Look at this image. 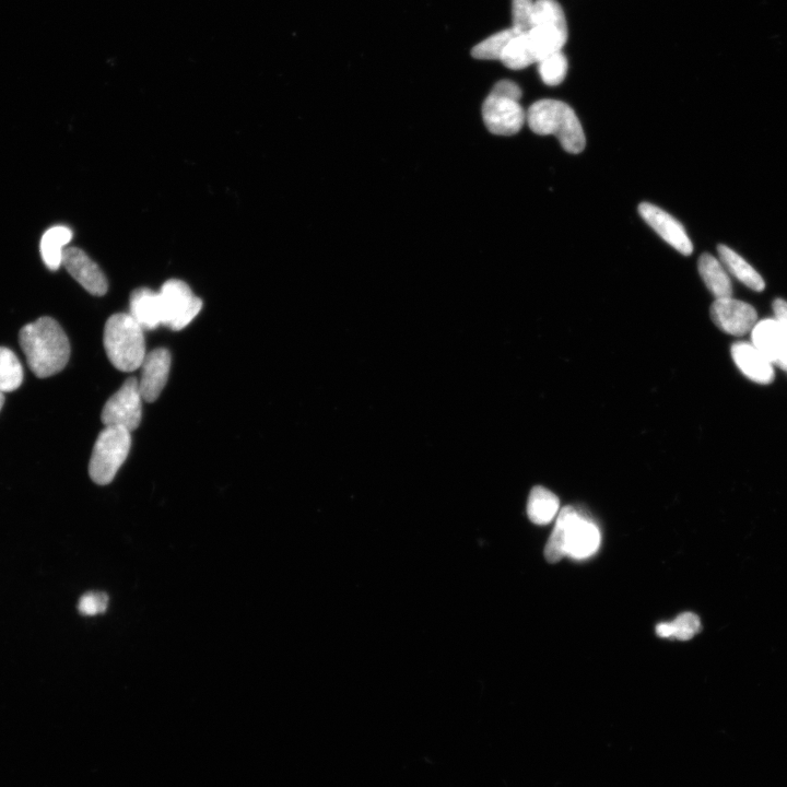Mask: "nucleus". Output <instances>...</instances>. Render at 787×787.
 Here are the masks:
<instances>
[{"label":"nucleus","mask_w":787,"mask_h":787,"mask_svg":"<svg viewBox=\"0 0 787 787\" xmlns=\"http://www.w3.org/2000/svg\"><path fill=\"white\" fill-rule=\"evenodd\" d=\"M526 114V122L535 134L556 136L562 148L572 155L581 154L584 150L586 138L583 127L567 103L540 100Z\"/></svg>","instance_id":"obj_2"},{"label":"nucleus","mask_w":787,"mask_h":787,"mask_svg":"<svg viewBox=\"0 0 787 787\" xmlns=\"http://www.w3.org/2000/svg\"><path fill=\"white\" fill-rule=\"evenodd\" d=\"M4 403H5L4 393L0 392V410H2Z\"/></svg>","instance_id":"obj_29"},{"label":"nucleus","mask_w":787,"mask_h":787,"mask_svg":"<svg viewBox=\"0 0 787 787\" xmlns=\"http://www.w3.org/2000/svg\"><path fill=\"white\" fill-rule=\"evenodd\" d=\"M639 213L646 223L675 250L683 255L693 252V245L681 223L665 210L650 203H642Z\"/></svg>","instance_id":"obj_12"},{"label":"nucleus","mask_w":787,"mask_h":787,"mask_svg":"<svg viewBox=\"0 0 787 787\" xmlns=\"http://www.w3.org/2000/svg\"><path fill=\"white\" fill-rule=\"evenodd\" d=\"M171 354L166 348H158L149 352L142 364V379L139 390L147 403H154L166 387L170 369Z\"/></svg>","instance_id":"obj_14"},{"label":"nucleus","mask_w":787,"mask_h":787,"mask_svg":"<svg viewBox=\"0 0 787 787\" xmlns=\"http://www.w3.org/2000/svg\"><path fill=\"white\" fill-rule=\"evenodd\" d=\"M129 314L142 326L144 331L156 330L162 325L159 292L148 288L136 289L131 296V313Z\"/></svg>","instance_id":"obj_16"},{"label":"nucleus","mask_w":787,"mask_h":787,"mask_svg":"<svg viewBox=\"0 0 787 787\" xmlns=\"http://www.w3.org/2000/svg\"><path fill=\"white\" fill-rule=\"evenodd\" d=\"M775 320L779 321L787 330V302L777 299L773 302Z\"/></svg>","instance_id":"obj_28"},{"label":"nucleus","mask_w":787,"mask_h":787,"mask_svg":"<svg viewBox=\"0 0 787 787\" xmlns=\"http://www.w3.org/2000/svg\"><path fill=\"white\" fill-rule=\"evenodd\" d=\"M751 339L773 366L787 372V330L779 321L767 319L757 323Z\"/></svg>","instance_id":"obj_13"},{"label":"nucleus","mask_w":787,"mask_h":787,"mask_svg":"<svg viewBox=\"0 0 787 787\" xmlns=\"http://www.w3.org/2000/svg\"><path fill=\"white\" fill-rule=\"evenodd\" d=\"M731 352L737 368L747 379L763 385L773 382V364L753 344L736 343Z\"/></svg>","instance_id":"obj_15"},{"label":"nucleus","mask_w":787,"mask_h":787,"mask_svg":"<svg viewBox=\"0 0 787 787\" xmlns=\"http://www.w3.org/2000/svg\"><path fill=\"white\" fill-rule=\"evenodd\" d=\"M537 63L561 52L568 40L565 13L557 0H535L532 29L527 32Z\"/></svg>","instance_id":"obj_5"},{"label":"nucleus","mask_w":787,"mask_h":787,"mask_svg":"<svg viewBox=\"0 0 787 787\" xmlns=\"http://www.w3.org/2000/svg\"><path fill=\"white\" fill-rule=\"evenodd\" d=\"M560 512V501L555 493L544 487H535L527 502V515L536 525H547Z\"/></svg>","instance_id":"obj_20"},{"label":"nucleus","mask_w":787,"mask_h":787,"mask_svg":"<svg viewBox=\"0 0 787 787\" xmlns=\"http://www.w3.org/2000/svg\"><path fill=\"white\" fill-rule=\"evenodd\" d=\"M566 531V554L573 559L592 557L601 545V532L595 523L573 507L563 508L558 519Z\"/></svg>","instance_id":"obj_9"},{"label":"nucleus","mask_w":787,"mask_h":787,"mask_svg":"<svg viewBox=\"0 0 787 787\" xmlns=\"http://www.w3.org/2000/svg\"><path fill=\"white\" fill-rule=\"evenodd\" d=\"M699 274L716 300L732 298L733 286L730 275L722 262L711 254L704 253L699 258Z\"/></svg>","instance_id":"obj_17"},{"label":"nucleus","mask_w":787,"mask_h":787,"mask_svg":"<svg viewBox=\"0 0 787 787\" xmlns=\"http://www.w3.org/2000/svg\"><path fill=\"white\" fill-rule=\"evenodd\" d=\"M73 240V231L65 226H55L44 233L41 240L43 262L51 270L63 265L64 252Z\"/></svg>","instance_id":"obj_19"},{"label":"nucleus","mask_w":787,"mask_h":787,"mask_svg":"<svg viewBox=\"0 0 787 787\" xmlns=\"http://www.w3.org/2000/svg\"><path fill=\"white\" fill-rule=\"evenodd\" d=\"M63 266L90 295L102 297L108 292L107 277L86 252L78 248H67L64 252Z\"/></svg>","instance_id":"obj_11"},{"label":"nucleus","mask_w":787,"mask_h":787,"mask_svg":"<svg viewBox=\"0 0 787 787\" xmlns=\"http://www.w3.org/2000/svg\"><path fill=\"white\" fill-rule=\"evenodd\" d=\"M143 396L139 381L129 378L105 404L102 422L105 427H120L128 431L136 430L143 417Z\"/></svg>","instance_id":"obj_8"},{"label":"nucleus","mask_w":787,"mask_h":787,"mask_svg":"<svg viewBox=\"0 0 787 787\" xmlns=\"http://www.w3.org/2000/svg\"><path fill=\"white\" fill-rule=\"evenodd\" d=\"M505 67L521 70L537 63L527 32L519 33L505 48L501 60Z\"/></svg>","instance_id":"obj_21"},{"label":"nucleus","mask_w":787,"mask_h":787,"mask_svg":"<svg viewBox=\"0 0 787 787\" xmlns=\"http://www.w3.org/2000/svg\"><path fill=\"white\" fill-rule=\"evenodd\" d=\"M710 314L722 332L733 336H744L753 331L758 321L754 307L733 298L715 300Z\"/></svg>","instance_id":"obj_10"},{"label":"nucleus","mask_w":787,"mask_h":787,"mask_svg":"<svg viewBox=\"0 0 787 787\" xmlns=\"http://www.w3.org/2000/svg\"><path fill=\"white\" fill-rule=\"evenodd\" d=\"M103 343L113 366L122 372L142 367L146 358L145 335L131 314L117 313L104 327Z\"/></svg>","instance_id":"obj_3"},{"label":"nucleus","mask_w":787,"mask_h":787,"mask_svg":"<svg viewBox=\"0 0 787 787\" xmlns=\"http://www.w3.org/2000/svg\"><path fill=\"white\" fill-rule=\"evenodd\" d=\"M521 98V88L511 80H501L493 87L483 105V119L491 134L513 136L521 131L527 117Z\"/></svg>","instance_id":"obj_4"},{"label":"nucleus","mask_w":787,"mask_h":787,"mask_svg":"<svg viewBox=\"0 0 787 787\" xmlns=\"http://www.w3.org/2000/svg\"><path fill=\"white\" fill-rule=\"evenodd\" d=\"M519 33L521 32L511 28L493 34L490 38L477 44L472 55L477 60L500 61L505 48Z\"/></svg>","instance_id":"obj_24"},{"label":"nucleus","mask_w":787,"mask_h":787,"mask_svg":"<svg viewBox=\"0 0 787 787\" xmlns=\"http://www.w3.org/2000/svg\"><path fill=\"white\" fill-rule=\"evenodd\" d=\"M718 252L727 272L736 277L740 283L757 292L765 290V280L742 256H739L726 245H719Z\"/></svg>","instance_id":"obj_18"},{"label":"nucleus","mask_w":787,"mask_h":787,"mask_svg":"<svg viewBox=\"0 0 787 787\" xmlns=\"http://www.w3.org/2000/svg\"><path fill=\"white\" fill-rule=\"evenodd\" d=\"M110 598L108 594L90 592L79 599L78 610L81 615L92 617L107 612Z\"/></svg>","instance_id":"obj_27"},{"label":"nucleus","mask_w":787,"mask_h":787,"mask_svg":"<svg viewBox=\"0 0 787 787\" xmlns=\"http://www.w3.org/2000/svg\"><path fill=\"white\" fill-rule=\"evenodd\" d=\"M539 74L547 86L556 87L562 84L568 74V61L562 52L551 54L538 63Z\"/></svg>","instance_id":"obj_25"},{"label":"nucleus","mask_w":787,"mask_h":787,"mask_svg":"<svg viewBox=\"0 0 787 787\" xmlns=\"http://www.w3.org/2000/svg\"><path fill=\"white\" fill-rule=\"evenodd\" d=\"M162 325L179 332L189 326L203 309V301L179 279L168 280L159 292Z\"/></svg>","instance_id":"obj_7"},{"label":"nucleus","mask_w":787,"mask_h":787,"mask_svg":"<svg viewBox=\"0 0 787 787\" xmlns=\"http://www.w3.org/2000/svg\"><path fill=\"white\" fill-rule=\"evenodd\" d=\"M23 382V369L13 350L0 347V392L10 393L19 389Z\"/></svg>","instance_id":"obj_23"},{"label":"nucleus","mask_w":787,"mask_h":787,"mask_svg":"<svg viewBox=\"0 0 787 787\" xmlns=\"http://www.w3.org/2000/svg\"><path fill=\"white\" fill-rule=\"evenodd\" d=\"M701 631L700 618L693 613L679 615L672 622H663L656 627L657 636L665 639L675 638L680 641H688Z\"/></svg>","instance_id":"obj_22"},{"label":"nucleus","mask_w":787,"mask_h":787,"mask_svg":"<svg viewBox=\"0 0 787 787\" xmlns=\"http://www.w3.org/2000/svg\"><path fill=\"white\" fill-rule=\"evenodd\" d=\"M19 340L29 367L38 378L53 377L67 366L70 357L69 339L62 326L52 317H41L23 327Z\"/></svg>","instance_id":"obj_1"},{"label":"nucleus","mask_w":787,"mask_h":787,"mask_svg":"<svg viewBox=\"0 0 787 787\" xmlns=\"http://www.w3.org/2000/svg\"><path fill=\"white\" fill-rule=\"evenodd\" d=\"M534 6V0H512V28L521 33L530 31L533 25Z\"/></svg>","instance_id":"obj_26"},{"label":"nucleus","mask_w":787,"mask_h":787,"mask_svg":"<svg viewBox=\"0 0 787 787\" xmlns=\"http://www.w3.org/2000/svg\"><path fill=\"white\" fill-rule=\"evenodd\" d=\"M132 432L120 427H105L99 434L91 455L89 474L93 483L107 486L131 451Z\"/></svg>","instance_id":"obj_6"}]
</instances>
